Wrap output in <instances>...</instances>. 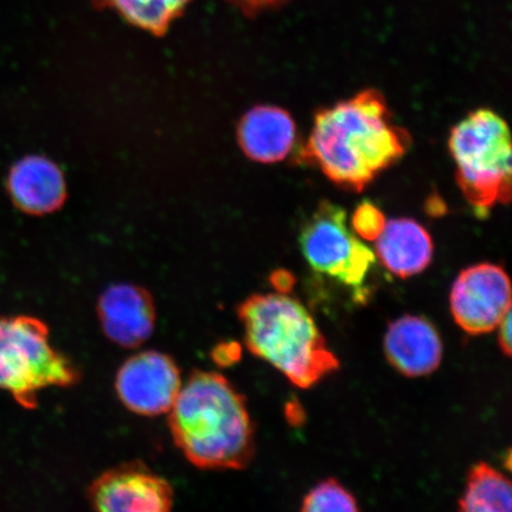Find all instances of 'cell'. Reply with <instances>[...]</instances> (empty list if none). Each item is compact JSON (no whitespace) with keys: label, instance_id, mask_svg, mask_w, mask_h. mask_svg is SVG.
<instances>
[{"label":"cell","instance_id":"obj_8","mask_svg":"<svg viewBox=\"0 0 512 512\" xmlns=\"http://www.w3.org/2000/svg\"><path fill=\"white\" fill-rule=\"evenodd\" d=\"M182 388L174 360L150 350L128 358L115 377L119 400L133 413L156 416L169 413Z\"/></svg>","mask_w":512,"mask_h":512},{"label":"cell","instance_id":"obj_17","mask_svg":"<svg viewBox=\"0 0 512 512\" xmlns=\"http://www.w3.org/2000/svg\"><path fill=\"white\" fill-rule=\"evenodd\" d=\"M305 512L360 510L356 498L334 478L324 480L313 488L304 498L302 508Z\"/></svg>","mask_w":512,"mask_h":512},{"label":"cell","instance_id":"obj_14","mask_svg":"<svg viewBox=\"0 0 512 512\" xmlns=\"http://www.w3.org/2000/svg\"><path fill=\"white\" fill-rule=\"evenodd\" d=\"M376 255L399 278L425 271L433 258V241L424 226L412 219L386 222L376 240Z\"/></svg>","mask_w":512,"mask_h":512},{"label":"cell","instance_id":"obj_15","mask_svg":"<svg viewBox=\"0 0 512 512\" xmlns=\"http://www.w3.org/2000/svg\"><path fill=\"white\" fill-rule=\"evenodd\" d=\"M512 508L511 483L501 472L486 463L472 467L459 501L460 511L509 512Z\"/></svg>","mask_w":512,"mask_h":512},{"label":"cell","instance_id":"obj_11","mask_svg":"<svg viewBox=\"0 0 512 512\" xmlns=\"http://www.w3.org/2000/svg\"><path fill=\"white\" fill-rule=\"evenodd\" d=\"M384 352L392 366L408 377L430 375L443 360V344L431 322L403 316L389 325Z\"/></svg>","mask_w":512,"mask_h":512},{"label":"cell","instance_id":"obj_5","mask_svg":"<svg viewBox=\"0 0 512 512\" xmlns=\"http://www.w3.org/2000/svg\"><path fill=\"white\" fill-rule=\"evenodd\" d=\"M79 380V370L53 348L48 326L40 319L0 318V389L19 405L35 408L42 390L72 387Z\"/></svg>","mask_w":512,"mask_h":512},{"label":"cell","instance_id":"obj_20","mask_svg":"<svg viewBox=\"0 0 512 512\" xmlns=\"http://www.w3.org/2000/svg\"><path fill=\"white\" fill-rule=\"evenodd\" d=\"M511 311L505 315L502 319V322L499 323L497 328L498 332V343L499 347H501L503 354L508 357L511 356Z\"/></svg>","mask_w":512,"mask_h":512},{"label":"cell","instance_id":"obj_13","mask_svg":"<svg viewBox=\"0 0 512 512\" xmlns=\"http://www.w3.org/2000/svg\"><path fill=\"white\" fill-rule=\"evenodd\" d=\"M292 115L277 106H255L243 115L238 140L245 155L262 164L283 162L296 144Z\"/></svg>","mask_w":512,"mask_h":512},{"label":"cell","instance_id":"obj_12","mask_svg":"<svg viewBox=\"0 0 512 512\" xmlns=\"http://www.w3.org/2000/svg\"><path fill=\"white\" fill-rule=\"evenodd\" d=\"M8 190L18 209L30 215H47L59 210L67 200V184L53 160L28 156L12 166Z\"/></svg>","mask_w":512,"mask_h":512},{"label":"cell","instance_id":"obj_10","mask_svg":"<svg viewBox=\"0 0 512 512\" xmlns=\"http://www.w3.org/2000/svg\"><path fill=\"white\" fill-rule=\"evenodd\" d=\"M98 316L108 339L120 347L138 348L155 330L156 306L145 288L117 284L101 294Z\"/></svg>","mask_w":512,"mask_h":512},{"label":"cell","instance_id":"obj_7","mask_svg":"<svg viewBox=\"0 0 512 512\" xmlns=\"http://www.w3.org/2000/svg\"><path fill=\"white\" fill-rule=\"evenodd\" d=\"M450 303L454 320L467 334H489L511 311L507 272L488 262L466 268L454 281Z\"/></svg>","mask_w":512,"mask_h":512},{"label":"cell","instance_id":"obj_3","mask_svg":"<svg viewBox=\"0 0 512 512\" xmlns=\"http://www.w3.org/2000/svg\"><path fill=\"white\" fill-rule=\"evenodd\" d=\"M245 342L256 357L307 389L339 368L306 307L288 293L254 294L239 307Z\"/></svg>","mask_w":512,"mask_h":512},{"label":"cell","instance_id":"obj_6","mask_svg":"<svg viewBox=\"0 0 512 512\" xmlns=\"http://www.w3.org/2000/svg\"><path fill=\"white\" fill-rule=\"evenodd\" d=\"M347 213L322 201L300 230L299 243L313 271L347 286H361L376 256L351 232Z\"/></svg>","mask_w":512,"mask_h":512},{"label":"cell","instance_id":"obj_1","mask_svg":"<svg viewBox=\"0 0 512 512\" xmlns=\"http://www.w3.org/2000/svg\"><path fill=\"white\" fill-rule=\"evenodd\" d=\"M411 144L382 93L369 88L316 113L296 162L315 166L339 188L361 192Z\"/></svg>","mask_w":512,"mask_h":512},{"label":"cell","instance_id":"obj_21","mask_svg":"<svg viewBox=\"0 0 512 512\" xmlns=\"http://www.w3.org/2000/svg\"><path fill=\"white\" fill-rule=\"evenodd\" d=\"M272 281L279 293H288L294 285V278L291 273L286 271H278L273 274Z\"/></svg>","mask_w":512,"mask_h":512},{"label":"cell","instance_id":"obj_4","mask_svg":"<svg viewBox=\"0 0 512 512\" xmlns=\"http://www.w3.org/2000/svg\"><path fill=\"white\" fill-rule=\"evenodd\" d=\"M456 178L479 217L511 200V136L496 112L480 108L452 128L448 138Z\"/></svg>","mask_w":512,"mask_h":512},{"label":"cell","instance_id":"obj_16","mask_svg":"<svg viewBox=\"0 0 512 512\" xmlns=\"http://www.w3.org/2000/svg\"><path fill=\"white\" fill-rule=\"evenodd\" d=\"M98 9H111L128 23L163 36L191 0H91Z\"/></svg>","mask_w":512,"mask_h":512},{"label":"cell","instance_id":"obj_2","mask_svg":"<svg viewBox=\"0 0 512 512\" xmlns=\"http://www.w3.org/2000/svg\"><path fill=\"white\" fill-rule=\"evenodd\" d=\"M169 425L184 457L200 469L241 470L254 456V427L245 398L226 377L196 371L171 407Z\"/></svg>","mask_w":512,"mask_h":512},{"label":"cell","instance_id":"obj_19","mask_svg":"<svg viewBox=\"0 0 512 512\" xmlns=\"http://www.w3.org/2000/svg\"><path fill=\"white\" fill-rule=\"evenodd\" d=\"M243 12L246 16H256L267 10L279 8L290 0H227Z\"/></svg>","mask_w":512,"mask_h":512},{"label":"cell","instance_id":"obj_9","mask_svg":"<svg viewBox=\"0 0 512 512\" xmlns=\"http://www.w3.org/2000/svg\"><path fill=\"white\" fill-rule=\"evenodd\" d=\"M168 482L142 464L114 467L96 478L88 489L92 507L104 512H162L174 504Z\"/></svg>","mask_w":512,"mask_h":512},{"label":"cell","instance_id":"obj_18","mask_svg":"<svg viewBox=\"0 0 512 512\" xmlns=\"http://www.w3.org/2000/svg\"><path fill=\"white\" fill-rule=\"evenodd\" d=\"M386 222V217L380 208H377L374 203L364 201L352 215L351 226L361 239L375 241L382 233Z\"/></svg>","mask_w":512,"mask_h":512}]
</instances>
